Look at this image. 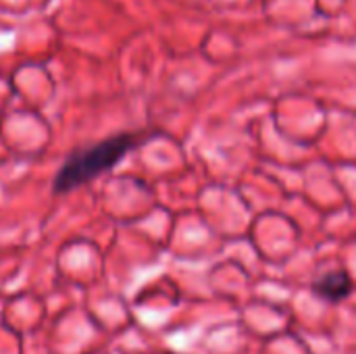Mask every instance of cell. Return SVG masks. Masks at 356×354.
<instances>
[{
	"label": "cell",
	"mask_w": 356,
	"mask_h": 354,
	"mask_svg": "<svg viewBox=\"0 0 356 354\" xmlns=\"http://www.w3.org/2000/svg\"><path fill=\"white\" fill-rule=\"evenodd\" d=\"M138 144H140L138 134H119L71 154L54 177V192L65 194L92 182L100 173L113 169Z\"/></svg>",
	"instance_id": "obj_1"
},
{
	"label": "cell",
	"mask_w": 356,
	"mask_h": 354,
	"mask_svg": "<svg viewBox=\"0 0 356 354\" xmlns=\"http://www.w3.org/2000/svg\"><path fill=\"white\" fill-rule=\"evenodd\" d=\"M313 292L330 303H340L353 292V282L346 271H332L313 284Z\"/></svg>",
	"instance_id": "obj_2"
}]
</instances>
